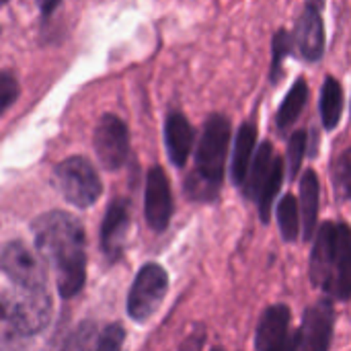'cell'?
Here are the masks:
<instances>
[{"label":"cell","instance_id":"obj_29","mask_svg":"<svg viewBox=\"0 0 351 351\" xmlns=\"http://www.w3.org/2000/svg\"><path fill=\"white\" fill-rule=\"evenodd\" d=\"M37 4H39V8H41L43 14H49L60 4V0H37Z\"/></svg>","mask_w":351,"mask_h":351},{"label":"cell","instance_id":"obj_20","mask_svg":"<svg viewBox=\"0 0 351 351\" xmlns=\"http://www.w3.org/2000/svg\"><path fill=\"white\" fill-rule=\"evenodd\" d=\"M306 99H308V84L304 78H298L278 111V128L280 130L290 128L298 119V115L302 113V109L306 105Z\"/></svg>","mask_w":351,"mask_h":351},{"label":"cell","instance_id":"obj_31","mask_svg":"<svg viewBox=\"0 0 351 351\" xmlns=\"http://www.w3.org/2000/svg\"><path fill=\"white\" fill-rule=\"evenodd\" d=\"M4 2H8V0H0V4H4Z\"/></svg>","mask_w":351,"mask_h":351},{"label":"cell","instance_id":"obj_32","mask_svg":"<svg viewBox=\"0 0 351 351\" xmlns=\"http://www.w3.org/2000/svg\"><path fill=\"white\" fill-rule=\"evenodd\" d=\"M214 351H222V350H214Z\"/></svg>","mask_w":351,"mask_h":351},{"label":"cell","instance_id":"obj_19","mask_svg":"<svg viewBox=\"0 0 351 351\" xmlns=\"http://www.w3.org/2000/svg\"><path fill=\"white\" fill-rule=\"evenodd\" d=\"M343 111V88L341 82L333 76H327L323 84V95H321V117L327 130H333Z\"/></svg>","mask_w":351,"mask_h":351},{"label":"cell","instance_id":"obj_8","mask_svg":"<svg viewBox=\"0 0 351 351\" xmlns=\"http://www.w3.org/2000/svg\"><path fill=\"white\" fill-rule=\"evenodd\" d=\"M333 304L329 300H321L311 306L302 319V327L296 335L298 351H327L333 335Z\"/></svg>","mask_w":351,"mask_h":351},{"label":"cell","instance_id":"obj_24","mask_svg":"<svg viewBox=\"0 0 351 351\" xmlns=\"http://www.w3.org/2000/svg\"><path fill=\"white\" fill-rule=\"evenodd\" d=\"M95 350V325L82 323L66 341L62 351H93Z\"/></svg>","mask_w":351,"mask_h":351},{"label":"cell","instance_id":"obj_21","mask_svg":"<svg viewBox=\"0 0 351 351\" xmlns=\"http://www.w3.org/2000/svg\"><path fill=\"white\" fill-rule=\"evenodd\" d=\"M282 179H284V160L282 158H274V165H271V171H269V177L257 197L259 202V212H261V218L263 222L269 220V212H271V204L280 191V185H282Z\"/></svg>","mask_w":351,"mask_h":351},{"label":"cell","instance_id":"obj_10","mask_svg":"<svg viewBox=\"0 0 351 351\" xmlns=\"http://www.w3.org/2000/svg\"><path fill=\"white\" fill-rule=\"evenodd\" d=\"M173 216V197L165 171L160 167L150 169L146 179V220L152 230L162 232Z\"/></svg>","mask_w":351,"mask_h":351},{"label":"cell","instance_id":"obj_27","mask_svg":"<svg viewBox=\"0 0 351 351\" xmlns=\"http://www.w3.org/2000/svg\"><path fill=\"white\" fill-rule=\"evenodd\" d=\"M19 97V84L8 72H0V113L6 111Z\"/></svg>","mask_w":351,"mask_h":351},{"label":"cell","instance_id":"obj_15","mask_svg":"<svg viewBox=\"0 0 351 351\" xmlns=\"http://www.w3.org/2000/svg\"><path fill=\"white\" fill-rule=\"evenodd\" d=\"M350 255L351 237L348 224H335V267L329 292L339 300L350 298Z\"/></svg>","mask_w":351,"mask_h":351},{"label":"cell","instance_id":"obj_18","mask_svg":"<svg viewBox=\"0 0 351 351\" xmlns=\"http://www.w3.org/2000/svg\"><path fill=\"white\" fill-rule=\"evenodd\" d=\"M255 144H257V128L253 123H243L237 134L234 152H232V179L239 185H243L245 181L247 169L255 154Z\"/></svg>","mask_w":351,"mask_h":351},{"label":"cell","instance_id":"obj_14","mask_svg":"<svg viewBox=\"0 0 351 351\" xmlns=\"http://www.w3.org/2000/svg\"><path fill=\"white\" fill-rule=\"evenodd\" d=\"M165 138H167V150L171 160L177 167H183L191 154L193 148V128L181 113H171L165 123Z\"/></svg>","mask_w":351,"mask_h":351},{"label":"cell","instance_id":"obj_22","mask_svg":"<svg viewBox=\"0 0 351 351\" xmlns=\"http://www.w3.org/2000/svg\"><path fill=\"white\" fill-rule=\"evenodd\" d=\"M298 204L292 195H286L278 208V222H280V230L284 241L292 243L296 241L298 232H300V220H298Z\"/></svg>","mask_w":351,"mask_h":351},{"label":"cell","instance_id":"obj_28","mask_svg":"<svg viewBox=\"0 0 351 351\" xmlns=\"http://www.w3.org/2000/svg\"><path fill=\"white\" fill-rule=\"evenodd\" d=\"M335 185L343 193H348V189H350V152H346L335 167Z\"/></svg>","mask_w":351,"mask_h":351},{"label":"cell","instance_id":"obj_23","mask_svg":"<svg viewBox=\"0 0 351 351\" xmlns=\"http://www.w3.org/2000/svg\"><path fill=\"white\" fill-rule=\"evenodd\" d=\"M304 152H306V134L304 132H296L290 138V146H288V173H290V179L298 177Z\"/></svg>","mask_w":351,"mask_h":351},{"label":"cell","instance_id":"obj_17","mask_svg":"<svg viewBox=\"0 0 351 351\" xmlns=\"http://www.w3.org/2000/svg\"><path fill=\"white\" fill-rule=\"evenodd\" d=\"M319 179L315 171H306L300 181V214H302V237L313 239L319 216Z\"/></svg>","mask_w":351,"mask_h":351},{"label":"cell","instance_id":"obj_5","mask_svg":"<svg viewBox=\"0 0 351 351\" xmlns=\"http://www.w3.org/2000/svg\"><path fill=\"white\" fill-rule=\"evenodd\" d=\"M169 290V276L167 271L156 265V263H148L144 265L130 290L128 296V313L134 321L144 323L148 321L160 306V302L165 300V294Z\"/></svg>","mask_w":351,"mask_h":351},{"label":"cell","instance_id":"obj_11","mask_svg":"<svg viewBox=\"0 0 351 351\" xmlns=\"http://www.w3.org/2000/svg\"><path fill=\"white\" fill-rule=\"evenodd\" d=\"M128 230H130V206L125 199H113L107 208L101 226V247L111 261H115L121 255Z\"/></svg>","mask_w":351,"mask_h":351},{"label":"cell","instance_id":"obj_9","mask_svg":"<svg viewBox=\"0 0 351 351\" xmlns=\"http://www.w3.org/2000/svg\"><path fill=\"white\" fill-rule=\"evenodd\" d=\"M290 311L284 304L269 306L257 327L255 350L257 351H298L296 337L290 333Z\"/></svg>","mask_w":351,"mask_h":351},{"label":"cell","instance_id":"obj_2","mask_svg":"<svg viewBox=\"0 0 351 351\" xmlns=\"http://www.w3.org/2000/svg\"><path fill=\"white\" fill-rule=\"evenodd\" d=\"M230 142V123L222 115H212L206 121L204 136L195 152V169L185 181V191L193 199H214L220 191L224 165Z\"/></svg>","mask_w":351,"mask_h":351},{"label":"cell","instance_id":"obj_1","mask_svg":"<svg viewBox=\"0 0 351 351\" xmlns=\"http://www.w3.org/2000/svg\"><path fill=\"white\" fill-rule=\"evenodd\" d=\"M35 249L56 269L64 298L76 296L86 280V241L82 224L68 212H47L33 222Z\"/></svg>","mask_w":351,"mask_h":351},{"label":"cell","instance_id":"obj_4","mask_svg":"<svg viewBox=\"0 0 351 351\" xmlns=\"http://www.w3.org/2000/svg\"><path fill=\"white\" fill-rule=\"evenodd\" d=\"M53 177L62 195L78 208L93 206L101 195V179L93 165L82 156H72L60 162Z\"/></svg>","mask_w":351,"mask_h":351},{"label":"cell","instance_id":"obj_3","mask_svg":"<svg viewBox=\"0 0 351 351\" xmlns=\"http://www.w3.org/2000/svg\"><path fill=\"white\" fill-rule=\"evenodd\" d=\"M0 308L23 339L43 331L51 319V300L45 288H14L0 296Z\"/></svg>","mask_w":351,"mask_h":351},{"label":"cell","instance_id":"obj_26","mask_svg":"<svg viewBox=\"0 0 351 351\" xmlns=\"http://www.w3.org/2000/svg\"><path fill=\"white\" fill-rule=\"evenodd\" d=\"M121 346H123V329L121 325L113 323L105 327V331L99 335V341L93 351H121Z\"/></svg>","mask_w":351,"mask_h":351},{"label":"cell","instance_id":"obj_25","mask_svg":"<svg viewBox=\"0 0 351 351\" xmlns=\"http://www.w3.org/2000/svg\"><path fill=\"white\" fill-rule=\"evenodd\" d=\"M290 53V35L280 29L274 37V62H271V80L278 82L282 72V58Z\"/></svg>","mask_w":351,"mask_h":351},{"label":"cell","instance_id":"obj_7","mask_svg":"<svg viewBox=\"0 0 351 351\" xmlns=\"http://www.w3.org/2000/svg\"><path fill=\"white\" fill-rule=\"evenodd\" d=\"M95 150L107 171H117L125 162L130 150V134L119 117L107 113L99 119L95 130Z\"/></svg>","mask_w":351,"mask_h":351},{"label":"cell","instance_id":"obj_16","mask_svg":"<svg viewBox=\"0 0 351 351\" xmlns=\"http://www.w3.org/2000/svg\"><path fill=\"white\" fill-rule=\"evenodd\" d=\"M274 158H276V154H274V146L269 144V142H263L259 148H257V152L253 154V162L249 165V169H247V175H245V181H243V189H245V195L247 197H259V193H261V189H263V185H265V181H267V177H269V171H271V165H274Z\"/></svg>","mask_w":351,"mask_h":351},{"label":"cell","instance_id":"obj_30","mask_svg":"<svg viewBox=\"0 0 351 351\" xmlns=\"http://www.w3.org/2000/svg\"><path fill=\"white\" fill-rule=\"evenodd\" d=\"M323 4H325V0H306V6H311V8H315V10H321Z\"/></svg>","mask_w":351,"mask_h":351},{"label":"cell","instance_id":"obj_12","mask_svg":"<svg viewBox=\"0 0 351 351\" xmlns=\"http://www.w3.org/2000/svg\"><path fill=\"white\" fill-rule=\"evenodd\" d=\"M335 267V224L327 222L319 228L311 255V280L317 288H331Z\"/></svg>","mask_w":351,"mask_h":351},{"label":"cell","instance_id":"obj_13","mask_svg":"<svg viewBox=\"0 0 351 351\" xmlns=\"http://www.w3.org/2000/svg\"><path fill=\"white\" fill-rule=\"evenodd\" d=\"M296 47L300 49V53L311 60L317 62L323 58L325 51V27H323V19H321V10H315L311 6L304 8V12L300 14L298 23H296Z\"/></svg>","mask_w":351,"mask_h":351},{"label":"cell","instance_id":"obj_6","mask_svg":"<svg viewBox=\"0 0 351 351\" xmlns=\"http://www.w3.org/2000/svg\"><path fill=\"white\" fill-rule=\"evenodd\" d=\"M0 267L16 288H45L47 263L21 241H12L2 249Z\"/></svg>","mask_w":351,"mask_h":351}]
</instances>
